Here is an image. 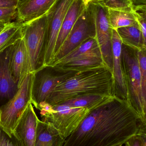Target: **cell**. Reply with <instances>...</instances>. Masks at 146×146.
<instances>
[{
	"label": "cell",
	"mask_w": 146,
	"mask_h": 146,
	"mask_svg": "<svg viewBox=\"0 0 146 146\" xmlns=\"http://www.w3.org/2000/svg\"><path fill=\"white\" fill-rule=\"evenodd\" d=\"M87 6V4L85 3L83 0L73 1L66 14L62 25L56 44L54 55L60 48L77 19L86 9Z\"/></svg>",
	"instance_id": "2e32d148"
},
{
	"label": "cell",
	"mask_w": 146,
	"mask_h": 146,
	"mask_svg": "<svg viewBox=\"0 0 146 146\" xmlns=\"http://www.w3.org/2000/svg\"><path fill=\"white\" fill-rule=\"evenodd\" d=\"M56 0H20L17 6V21L27 23L48 13Z\"/></svg>",
	"instance_id": "9a60e30c"
},
{
	"label": "cell",
	"mask_w": 146,
	"mask_h": 146,
	"mask_svg": "<svg viewBox=\"0 0 146 146\" xmlns=\"http://www.w3.org/2000/svg\"><path fill=\"white\" fill-rule=\"evenodd\" d=\"M90 94L114 96L113 75L106 66L76 73L58 84L46 101L54 106Z\"/></svg>",
	"instance_id": "7a4b0ae2"
},
{
	"label": "cell",
	"mask_w": 146,
	"mask_h": 146,
	"mask_svg": "<svg viewBox=\"0 0 146 146\" xmlns=\"http://www.w3.org/2000/svg\"><path fill=\"white\" fill-rule=\"evenodd\" d=\"M47 15L23 23L22 38L25 42L30 62L31 73L42 66L47 28Z\"/></svg>",
	"instance_id": "5b68a950"
},
{
	"label": "cell",
	"mask_w": 146,
	"mask_h": 146,
	"mask_svg": "<svg viewBox=\"0 0 146 146\" xmlns=\"http://www.w3.org/2000/svg\"><path fill=\"white\" fill-rule=\"evenodd\" d=\"M108 9L109 21L112 29L117 30L121 27L133 25L138 23L135 12L132 13Z\"/></svg>",
	"instance_id": "7402d4cb"
},
{
	"label": "cell",
	"mask_w": 146,
	"mask_h": 146,
	"mask_svg": "<svg viewBox=\"0 0 146 146\" xmlns=\"http://www.w3.org/2000/svg\"><path fill=\"white\" fill-rule=\"evenodd\" d=\"M0 146L23 145L13 134L12 136H10L0 127Z\"/></svg>",
	"instance_id": "484cf974"
},
{
	"label": "cell",
	"mask_w": 146,
	"mask_h": 146,
	"mask_svg": "<svg viewBox=\"0 0 146 146\" xmlns=\"http://www.w3.org/2000/svg\"><path fill=\"white\" fill-rule=\"evenodd\" d=\"M124 144L125 146H144L142 138L139 134L132 136Z\"/></svg>",
	"instance_id": "f1b7e54d"
},
{
	"label": "cell",
	"mask_w": 146,
	"mask_h": 146,
	"mask_svg": "<svg viewBox=\"0 0 146 146\" xmlns=\"http://www.w3.org/2000/svg\"><path fill=\"white\" fill-rule=\"evenodd\" d=\"M83 1L86 4H88L89 3L93 1H96V0H83Z\"/></svg>",
	"instance_id": "e575fe53"
},
{
	"label": "cell",
	"mask_w": 146,
	"mask_h": 146,
	"mask_svg": "<svg viewBox=\"0 0 146 146\" xmlns=\"http://www.w3.org/2000/svg\"><path fill=\"white\" fill-rule=\"evenodd\" d=\"M65 72H79L106 66L102 56H88L80 57L64 63L50 65Z\"/></svg>",
	"instance_id": "ac0fdd59"
},
{
	"label": "cell",
	"mask_w": 146,
	"mask_h": 146,
	"mask_svg": "<svg viewBox=\"0 0 146 146\" xmlns=\"http://www.w3.org/2000/svg\"><path fill=\"white\" fill-rule=\"evenodd\" d=\"M135 15L137 21L140 26L144 39V49L146 50V11L135 7Z\"/></svg>",
	"instance_id": "4316f807"
},
{
	"label": "cell",
	"mask_w": 146,
	"mask_h": 146,
	"mask_svg": "<svg viewBox=\"0 0 146 146\" xmlns=\"http://www.w3.org/2000/svg\"><path fill=\"white\" fill-rule=\"evenodd\" d=\"M74 0H56L47 15V28L43 66L52 64L58 35L66 14Z\"/></svg>",
	"instance_id": "9c48e42d"
},
{
	"label": "cell",
	"mask_w": 146,
	"mask_h": 146,
	"mask_svg": "<svg viewBox=\"0 0 146 146\" xmlns=\"http://www.w3.org/2000/svg\"><path fill=\"white\" fill-rule=\"evenodd\" d=\"M88 56H102L96 37L85 40L73 51L55 63H64L76 58Z\"/></svg>",
	"instance_id": "d6986e66"
},
{
	"label": "cell",
	"mask_w": 146,
	"mask_h": 146,
	"mask_svg": "<svg viewBox=\"0 0 146 146\" xmlns=\"http://www.w3.org/2000/svg\"><path fill=\"white\" fill-rule=\"evenodd\" d=\"M77 72H65L52 66L41 67L33 72L31 103L36 108L41 102L46 101L56 87Z\"/></svg>",
	"instance_id": "52a82bcc"
},
{
	"label": "cell",
	"mask_w": 146,
	"mask_h": 146,
	"mask_svg": "<svg viewBox=\"0 0 146 146\" xmlns=\"http://www.w3.org/2000/svg\"><path fill=\"white\" fill-rule=\"evenodd\" d=\"M123 44L138 50L144 49L143 34L139 23L117 29Z\"/></svg>",
	"instance_id": "ffe728a7"
},
{
	"label": "cell",
	"mask_w": 146,
	"mask_h": 146,
	"mask_svg": "<svg viewBox=\"0 0 146 146\" xmlns=\"http://www.w3.org/2000/svg\"><path fill=\"white\" fill-rule=\"evenodd\" d=\"M110 9L126 12H135V5L131 0H96Z\"/></svg>",
	"instance_id": "d4e9b609"
},
{
	"label": "cell",
	"mask_w": 146,
	"mask_h": 146,
	"mask_svg": "<svg viewBox=\"0 0 146 146\" xmlns=\"http://www.w3.org/2000/svg\"><path fill=\"white\" fill-rule=\"evenodd\" d=\"M96 37L95 15L92 2L77 19L66 38L54 55L52 64L62 59L90 38ZM50 66V65H49Z\"/></svg>",
	"instance_id": "8992f818"
},
{
	"label": "cell",
	"mask_w": 146,
	"mask_h": 146,
	"mask_svg": "<svg viewBox=\"0 0 146 146\" xmlns=\"http://www.w3.org/2000/svg\"><path fill=\"white\" fill-rule=\"evenodd\" d=\"M123 43L116 30H112V49L113 95L129 103L127 91L123 71L121 60Z\"/></svg>",
	"instance_id": "8fae6325"
},
{
	"label": "cell",
	"mask_w": 146,
	"mask_h": 146,
	"mask_svg": "<svg viewBox=\"0 0 146 146\" xmlns=\"http://www.w3.org/2000/svg\"><path fill=\"white\" fill-rule=\"evenodd\" d=\"M108 97L101 94L84 95L69 99L59 104L72 107L86 108L90 111L102 103Z\"/></svg>",
	"instance_id": "603a6c76"
},
{
	"label": "cell",
	"mask_w": 146,
	"mask_h": 146,
	"mask_svg": "<svg viewBox=\"0 0 146 146\" xmlns=\"http://www.w3.org/2000/svg\"><path fill=\"white\" fill-rule=\"evenodd\" d=\"M9 67L12 77L19 88L26 76L31 73L28 53L22 38L12 45Z\"/></svg>",
	"instance_id": "7c38bea8"
},
{
	"label": "cell",
	"mask_w": 146,
	"mask_h": 146,
	"mask_svg": "<svg viewBox=\"0 0 146 146\" xmlns=\"http://www.w3.org/2000/svg\"><path fill=\"white\" fill-rule=\"evenodd\" d=\"M137 134H139L142 138L144 146H146V128L144 127L141 128Z\"/></svg>",
	"instance_id": "4dcf8cb0"
},
{
	"label": "cell",
	"mask_w": 146,
	"mask_h": 146,
	"mask_svg": "<svg viewBox=\"0 0 146 146\" xmlns=\"http://www.w3.org/2000/svg\"><path fill=\"white\" fill-rule=\"evenodd\" d=\"M33 73L26 76L17 93L6 104L0 107V127L12 136L21 117L31 102Z\"/></svg>",
	"instance_id": "277c9868"
},
{
	"label": "cell",
	"mask_w": 146,
	"mask_h": 146,
	"mask_svg": "<svg viewBox=\"0 0 146 146\" xmlns=\"http://www.w3.org/2000/svg\"><path fill=\"white\" fill-rule=\"evenodd\" d=\"M23 25L17 21L7 24L0 33V54L22 38Z\"/></svg>",
	"instance_id": "44dd1931"
},
{
	"label": "cell",
	"mask_w": 146,
	"mask_h": 146,
	"mask_svg": "<svg viewBox=\"0 0 146 146\" xmlns=\"http://www.w3.org/2000/svg\"><path fill=\"white\" fill-rule=\"evenodd\" d=\"M139 63L141 73V86L145 112V123L143 127L146 128V50L138 51Z\"/></svg>",
	"instance_id": "cb8c5ba5"
},
{
	"label": "cell",
	"mask_w": 146,
	"mask_h": 146,
	"mask_svg": "<svg viewBox=\"0 0 146 146\" xmlns=\"http://www.w3.org/2000/svg\"><path fill=\"white\" fill-rule=\"evenodd\" d=\"M143 126L127 101L115 96L89 111L62 146H114L125 143Z\"/></svg>",
	"instance_id": "6da1fadb"
},
{
	"label": "cell",
	"mask_w": 146,
	"mask_h": 146,
	"mask_svg": "<svg viewBox=\"0 0 146 146\" xmlns=\"http://www.w3.org/2000/svg\"><path fill=\"white\" fill-rule=\"evenodd\" d=\"M135 6H146V0H131Z\"/></svg>",
	"instance_id": "1f68e13d"
},
{
	"label": "cell",
	"mask_w": 146,
	"mask_h": 146,
	"mask_svg": "<svg viewBox=\"0 0 146 146\" xmlns=\"http://www.w3.org/2000/svg\"><path fill=\"white\" fill-rule=\"evenodd\" d=\"M123 144H119V145H115L114 146H122Z\"/></svg>",
	"instance_id": "8d00e7d4"
},
{
	"label": "cell",
	"mask_w": 146,
	"mask_h": 146,
	"mask_svg": "<svg viewBox=\"0 0 146 146\" xmlns=\"http://www.w3.org/2000/svg\"><path fill=\"white\" fill-rule=\"evenodd\" d=\"M7 23V22H1V21H0V25H2V24H4V23Z\"/></svg>",
	"instance_id": "d590c367"
},
{
	"label": "cell",
	"mask_w": 146,
	"mask_h": 146,
	"mask_svg": "<svg viewBox=\"0 0 146 146\" xmlns=\"http://www.w3.org/2000/svg\"><path fill=\"white\" fill-rule=\"evenodd\" d=\"M9 22H7V23H5L4 24H2V25H0V33L3 31V29L5 28L6 26L7 25V24Z\"/></svg>",
	"instance_id": "d6a6232c"
},
{
	"label": "cell",
	"mask_w": 146,
	"mask_h": 146,
	"mask_svg": "<svg viewBox=\"0 0 146 146\" xmlns=\"http://www.w3.org/2000/svg\"><path fill=\"white\" fill-rule=\"evenodd\" d=\"M38 121L31 102L24 111L13 133L23 146H34Z\"/></svg>",
	"instance_id": "4fadbf2b"
},
{
	"label": "cell",
	"mask_w": 146,
	"mask_h": 146,
	"mask_svg": "<svg viewBox=\"0 0 146 146\" xmlns=\"http://www.w3.org/2000/svg\"><path fill=\"white\" fill-rule=\"evenodd\" d=\"M138 51L136 49L123 44L122 65L127 91L129 104L138 114L144 126L145 112Z\"/></svg>",
	"instance_id": "3957f363"
},
{
	"label": "cell",
	"mask_w": 146,
	"mask_h": 146,
	"mask_svg": "<svg viewBox=\"0 0 146 146\" xmlns=\"http://www.w3.org/2000/svg\"><path fill=\"white\" fill-rule=\"evenodd\" d=\"M20 0H0V8L17 7Z\"/></svg>",
	"instance_id": "f546056e"
},
{
	"label": "cell",
	"mask_w": 146,
	"mask_h": 146,
	"mask_svg": "<svg viewBox=\"0 0 146 146\" xmlns=\"http://www.w3.org/2000/svg\"><path fill=\"white\" fill-rule=\"evenodd\" d=\"M65 139L52 124L39 120L34 146H62Z\"/></svg>",
	"instance_id": "e0dca14e"
},
{
	"label": "cell",
	"mask_w": 146,
	"mask_h": 146,
	"mask_svg": "<svg viewBox=\"0 0 146 146\" xmlns=\"http://www.w3.org/2000/svg\"><path fill=\"white\" fill-rule=\"evenodd\" d=\"M17 7L0 8V21L10 22L17 18Z\"/></svg>",
	"instance_id": "83f0119b"
},
{
	"label": "cell",
	"mask_w": 146,
	"mask_h": 146,
	"mask_svg": "<svg viewBox=\"0 0 146 146\" xmlns=\"http://www.w3.org/2000/svg\"><path fill=\"white\" fill-rule=\"evenodd\" d=\"M89 111L86 108L59 104L53 106L48 111L40 114L42 121L52 124L66 140Z\"/></svg>",
	"instance_id": "ba28073f"
},
{
	"label": "cell",
	"mask_w": 146,
	"mask_h": 146,
	"mask_svg": "<svg viewBox=\"0 0 146 146\" xmlns=\"http://www.w3.org/2000/svg\"><path fill=\"white\" fill-rule=\"evenodd\" d=\"M95 15L96 38L105 65L112 72V34L108 8L97 1L92 2Z\"/></svg>",
	"instance_id": "30bf717a"
},
{
	"label": "cell",
	"mask_w": 146,
	"mask_h": 146,
	"mask_svg": "<svg viewBox=\"0 0 146 146\" xmlns=\"http://www.w3.org/2000/svg\"><path fill=\"white\" fill-rule=\"evenodd\" d=\"M135 7L138 8L142 10L146 11V6H135Z\"/></svg>",
	"instance_id": "836d02e7"
},
{
	"label": "cell",
	"mask_w": 146,
	"mask_h": 146,
	"mask_svg": "<svg viewBox=\"0 0 146 146\" xmlns=\"http://www.w3.org/2000/svg\"><path fill=\"white\" fill-rule=\"evenodd\" d=\"M12 47V45L0 54V107L10 100L19 90L9 67Z\"/></svg>",
	"instance_id": "5bb4252c"
}]
</instances>
